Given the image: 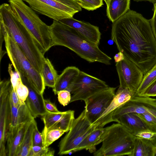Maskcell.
<instances>
[{
	"label": "cell",
	"instance_id": "11",
	"mask_svg": "<svg viewBox=\"0 0 156 156\" xmlns=\"http://www.w3.org/2000/svg\"><path fill=\"white\" fill-rule=\"evenodd\" d=\"M115 66L119 79V86L136 93L144 76L142 70L125 56L123 60L116 63Z\"/></svg>",
	"mask_w": 156,
	"mask_h": 156
},
{
	"label": "cell",
	"instance_id": "4",
	"mask_svg": "<svg viewBox=\"0 0 156 156\" xmlns=\"http://www.w3.org/2000/svg\"><path fill=\"white\" fill-rule=\"evenodd\" d=\"M8 2L16 17L34 38L44 54L54 46L49 26L23 1L8 0Z\"/></svg>",
	"mask_w": 156,
	"mask_h": 156
},
{
	"label": "cell",
	"instance_id": "25",
	"mask_svg": "<svg viewBox=\"0 0 156 156\" xmlns=\"http://www.w3.org/2000/svg\"><path fill=\"white\" fill-rule=\"evenodd\" d=\"M36 122L34 119L30 124L18 147L16 156H29L30 151L33 146V134Z\"/></svg>",
	"mask_w": 156,
	"mask_h": 156
},
{
	"label": "cell",
	"instance_id": "43",
	"mask_svg": "<svg viewBox=\"0 0 156 156\" xmlns=\"http://www.w3.org/2000/svg\"><path fill=\"white\" fill-rule=\"evenodd\" d=\"M133 1L137 2L142 1H148L153 3V4L156 3V0H133Z\"/></svg>",
	"mask_w": 156,
	"mask_h": 156
},
{
	"label": "cell",
	"instance_id": "28",
	"mask_svg": "<svg viewBox=\"0 0 156 156\" xmlns=\"http://www.w3.org/2000/svg\"><path fill=\"white\" fill-rule=\"evenodd\" d=\"M65 132L57 129H43L41 133L44 140V145L48 147L59 138Z\"/></svg>",
	"mask_w": 156,
	"mask_h": 156
},
{
	"label": "cell",
	"instance_id": "20",
	"mask_svg": "<svg viewBox=\"0 0 156 156\" xmlns=\"http://www.w3.org/2000/svg\"><path fill=\"white\" fill-rule=\"evenodd\" d=\"M80 70L74 66L66 67L59 75L53 91L55 94L60 91L67 90L70 85L79 75Z\"/></svg>",
	"mask_w": 156,
	"mask_h": 156
},
{
	"label": "cell",
	"instance_id": "36",
	"mask_svg": "<svg viewBox=\"0 0 156 156\" xmlns=\"http://www.w3.org/2000/svg\"><path fill=\"white\" fill-rule=\"evenodd\" d=\"M63 4L78 12L82 11L81 7L77 4L75 0H55Z\"/></svg>",
	"mask_w": 156,
	"mask_h": 156
},
{
	"label": "cell",
	"instance_id": "39",
	"mask_svg": "<svg viewBox=\"0 0 156 156\" xmlns=\"http://www.w3.org/2000/svg\"><path fill=\"white\" fill-rule=\"evenodd\" d=\"M156 135V133L151 131L149 130H143L138 133L136 136L151 140Z\"/></svg>",
	"mask_w": 156,
	"mask_h": 156
},
{
	"label": "cell",
	"instance_id": "32",
	"mask_svg": "<svg viewBox=\"0 0 156 156\" xmlns=\"http://www.w3.org/2000/svg\"><path fill=\"white\" fill-rule=\"evenodd\" d=\"M103 0H78L76 2L81 7L88 11H93L102 6Z\"/></svg>",
	"mask_w": 156,
	"mask_h": 156
},
{
	"label": "cell",
	"instance_id": "18",
	"mask_svg": "<svg viewBox=\"0 0 156 156\" xmlns=\"http://www.w3.org/2000/svg\"><path fill=\"white\" fill-rule=\"evenodd\" d=\"M10 103L9 127L23 123L30 122L34 119L26 104L16 107L10 99Z\"/></svg>",
	"mask_w": 156,
	"mask_h": 156
},
{
	"label": "cell",
	"instance_id": "29",
	"mask_svg": "<svg viewBox=\"0 0 156 156\" xmlns=\"http://www.w3.org/2000/svg\"><path fill=\"white\" fill-rule=\"evenodd\" d=\"M65 112L60 111L57 113L48 112L42 116V119L44 125L43 129H48L54 125L60 119Z\"/></svg>",
	"mask_w": 156,
	"mask_h": 156
},
{
	"label": "cell",
	"instance_id": "10",
	"mask_svg": "<svg viewBox=\"0 0 156 156\" xmlns=\"http://www.w3.org/2000/svg\"><path fill=\"white\" fill-rule=\"evenodd\" d=\"M38 13L57 21L73 17L78 12L55 0H23Z\"/></svg>",
	"mask_w": 156,
	"mask_h": 156
},
{
	"label": "cell",
	"instance_id": "2",
	"mask_svg": "<svg viewBox=\"0 0 156 156\" xmlns=\"http://www.w3.org/2000/svg\"><path fill=\"white\" fill-rule=\"evenodd\" d=\"M49 27L54 46L66 47L89 62L111 64L110 57L73 28L54 20Z\"/></svg>",
	"mask_w": 156,
	"mask_h": 156
},
{
	"label": "cell",
	"instance_id": "7",
	"mask_svg": "<svg viewBox=\"0 0 156 156\" xmlns=\"http://www.w3.org/2000/svg\"><path fill=\"white\" fill-rule=\"evenodd\" d=\"M96 128V126L88 120L84 110L75 119L70 129L60 142L58 154L63 155L75 152L82 140Z\"/></svg>",
	"mask_w": 156,
	"mask_h": 156
},
{
	"label": "cell",
	"instance_id": "46",
	"mask_svg": "<svg viewBox=\"0 0 156 156\" xmlns=\"http://www.w3.org/2000/svg\"><path fill=\"white\" fill-rule=\"evenodd\" d=\"M75 0L76 1H76H77L78 0Z\"/></svg>",
	"mask_w": 156,
	"mask_h": 156
},
{
	"label": "cell",
	"instance_id": "26",
	"mask_svg": "<svg viewBox=\"0 0 156 156\" xmlns=\"http://www.w3.org/2000/svg\"><path fill=\"white\" fill-rule=\"evenodd\" d=\"M75 119L74 111H66L58 122L48 129H57L63 130L65 132H68L71 128Z\"/></svg>",
	"mask_w": 156,
	"mask_h": 156
},
{
	"label": "cell",
	"instance_id": "17",
	"mask_svg": "<svg viewBox=\"0 0 156 156\" xmlns=\"http://www.w3.org/2000/svg\"><path fill=\"white\" fill-rule=\"evenodd\" d=\"M30 122L9 127L6 138V156H16L18 147Z\"/></svg>",
	"mask_w": 156,
	"mask_h": 156
},
{
	"label": "cell",
	"instance_id": "38",
	"mask_svg": "<svg viewBox=\"0 0 156 156\" xmlns=\"http://www.w3.org/2000/svg\"><path fill=\"white\" fill-rule=\"evenodd\" d=\"M148 97L156 96V80L151 85L140 95Z\"/></svg>",
	"mask_w": 156,
	"mask_h": 156
},
{
	"label": "cell",
	"instance_id": "44",
	"mask_svg": "<svg viewBox=\"0 0 156 156\" xmlns=\"http://www.w3.org/2000/svg\"><path fill=\"white\" fill-rule=\"evenodd\" d=\"M150 140L154 146L156 148V135Z\"/></svg>",
	"mask_w": 156,
	"mask_h": 156
},
{
	"label": "cell",
	"instance_id": "33",
	"mask_svg": "<svg viewBox=\"0 0 156 156\" xmlns=\"http://www.w3.org/2000/svg\"><path fill=\"white\" fill-rule=\"evenodd\" d=\"M137 114L144 121L149 130L156 133V118L148 113Z\"/></svg>",
	"mask_w": 156,
	"mask_h": 156
},
{
	"label": "cell",
	"instance_id": "31",
	"mask_svg": "<svg viewBox=\"0 0 156 156\" xmlns=\"http://www.w3.org/2000/svg\"><path fill=\"white\" fill-rule=\"evenodd\" d=\"M54 154V150L48 147L34 145L31 148L29 156H53Z\"/></svg>",
	"mask_w": 156,
	"mask_h": 156
},
{
	"label": "cell",
	"instance_id": "24",
	"mask_svg": "<svg viewBox=\"0 0 156 156\" xmlns=\"http://www.w3.org/2000/svg\"><path fill=\"white\" fill-rule=\"evenodd\" d=\"M45 86L53 88L59 76L50 60L45 58L41 73Z\"/></svg>",
	"mask_w": 156,
	"mask_h": 156
},
{
	"label": "cell",
	"instance_id": "12",
	"mask_svg": "<svg viewBox=\"0 0 156 156\" xmlns=\"http://www.w3.org/2000/svg\"><path fill=\"white\" fill-rule=\"evenodd\" d=\"M116 88L109 87L84 101L86 116L92 124L97 121L109 106L115 95Z\"/></svg>",
	"mask_w": 156,
	"mask_h": 156
},
{
	"label": "cell",
	"instance_id": "41",
	"mask_svg": "<svg viewBox=\"0 0 156 156\" xmlns=\"http://www.w3.org/2000/svg\"><path fill=\"white\" fill-rule=\"evenodd\" d=\"M154 5V14L152 18L150 20L152 30L156 40V3Z\"/></svg>",
	"mask_w": 156,
	"mask_h": 156
},
{
	"label": "cell",
	"instance_id": "6",
	"mask_svg": "<svg viewBox=\"0 0 156 156\" xmlns=\"http://www.w3.org/2000/svg\"><path fill=\"white\" fill-rule=\"evenodd\" d=\"M0 31L4 35L6 53L15 71L25 77L38 92L43 94L45 86L41 73L34 67L13 38L0 24Z\"/></svg>",
	"mask_w": 156,
	"mask_h": 156
},
{
	"label": "cell",
	"instance_id": "45",
	"mask_svg": "<svg viewBox=\"0 0 156 156\" xmlns=\"http://www.w3.org/2000/svg\"><path fill=\"white\" fill-rule=\"evenodd\" d=\"M103 0L105 2L106 4H107L108 3L109 1V0Z\"/></svg>",
	"mask_w": 156,
	"mask_h": 156
},
{
	"label": "cell",
	"instance_id": "3",
	"mask_svg": "<svg viewBox=\"0 0 156 156\" xmlns=\"http://www.w3.org/2000/svg\"><path fill=\"white\" fill-rule=\"evenodd\" d=\"M0 24L34 67L41 73L44 54L34 38L16 17L9 4L4 3L0 6Z\"/></svg>",
	"mask_w": 156,
	"mask_h": 156
},
{
	"label": "cell",
	"instance_id": "16",
	"mask_svg": "<svg viewBox=\"0 0 156 156\" xmlns=\"http://www.w3.org/2000/svg\"><path fill=\"white\" fill-rule=\"evenodd\" d=\"M20 76L23 83L29 90V94L25 103L32 115L35 118L47 113L48 112L45 107L43 94L38 92L25 77Z\"/></svg>",
	"mask_w": 156,
	"mask_h": 156
},
{
	"label": "cell",
	"instance_id": "19",
	"mask_svg": "<svg viewBox=\"0 0 156 156\" xmlns=\"http://www.w3.org/2000/svg\"><path fill=\"white\" fill-rule=\"evenodd\" d=\"M117 122L123 125L135 136L141 131L149 130L143 120L136 113L125 114L119 117Z\"/></svg>",
	"mask_w": 156,
	"mask_h": 156
},
{
	"label": "cell",
	"instance_id": "1",
	"mask_svg": "<svg viewBox=\"0 0 156 156\" xmlns=\"http://www.w3.org/2000/svg\"><path fill=\"white\" fill-rule=\"evenodd\" d=\"M111 38L119 51L145 75L156 63V40L150 20L129 10L112 23Z\"/></svg>",
	"mask_w": 156,
	"mask_h": 156
},
{
	"label": "cell",
	"instance_id": "23",
	"mask_svg": "<svg viewBox=\"0 0 156 156\" xmlns=\"http://www.w3.org/2000/svg\"><path fill=\"white\" fill-rule=\"evenodd\" d=\"M104 128H96L86 137L79 145L75 152L83 149L88 150L90 153L96 151V146L99 144Z\"/></svg>",
	"mask_w": 156,
	"mask_h": 156
},
{
	"label": "cell",
	"instance_id": "37",
	"mask_svg": "<svg viewBox=\"0 0 156 156\" xmlns=\"http://www.w3.org/2000/svg\"><path fill=\"white\" fill-rule=\"evenodd\" d=\"M10 99L12 104L16 107H18L21 105L20 100L15 90L13 88L12 85L9 95Z\"/></svg>",
	"mask_w": 156,
	"mask_h": 156
},
{
	"label": "cell",
	"instance_id": "5",
	"mask_svg": "<svg viewBox=\"0 0 156 156\" xmlns=\"http://www.w3.org/2000/svg\"><path fill=\"white\" fill-rule=\"evenodd\" d=\"M136 136L119 123L104 128L100 143L101 147L94 153V156H131Z\"/></svg>",
	"mask_w": 156,
	"mask_h": 156
},
{
	"label": "cell",
	"instance_id": "9",
	"mask_svg": "<svg viewBox=\"0 0 156 156\" xmlns=\"http://www.w3.org/2000/svg\"><path fill=\"white\" fill-rule=\"evenodd\" d=\"M0 86V156H6V138L9 127L10 80L1 81Z\"/></svg>",
	"mask_w": 156,
	"mask_h": 156
},
{
	"label": "cell",
	"instance_id": "34",
	"mask_svg": "<svg viewBox=\"0 0 156 156\" xmlns=\"http://www.w3.org/2000/svg\"><path fill=\"white\" fill-rule=\"evenodd\" d=\"M70 94V92L66 90L58 92L57 94L59 103L64 106L67 105L70 103L71 99Z\"/></svg>",
	"mask_w": 156,
	"mask_h": 156
},
{
	"label": "cell",
	"instance_id": "35",
	"mask_svg": "<svg viewBox=\"0 0 156 156\" xmlns=\"http://www.w3.org/2000/svg\"><path fill=\"white\" fill-rule=\"evenodd\" d=\"M33 144L34 145H44V140L41 133L39 131L36 122L35 123L33 134Z\"/></svg>",
	"mask_w": 156,
	"mask_h": 156
},
{
	"label": "cell",
	"instance_id": "40",
	"mask_svg": "<svg viewBox=\"0 0 156 156\" xmlns=\"http://www.w3.org/2000/svg\"><path fill=\"white\" fill-rule=\"evenodd\" d=\"M44 101L45 108L48 112L57 113L60 112L55 104L51 102L49 100L44 99Z\"/></svg>",
	"mask_w": 156,
	"mask_h": 156
},
{
	"label": "cell",
	"instance_id": "13",
	"mask_svg": "<svg viewBox=\"0 0 156 156\" xmlns=\"http://www.w3.org/2000/svg\"><path fill=\"white\" fill-rule=\"evenodd\" d=\"M148 113L156 118V99L136 94L115 112L113 121L117 122L122 115L129 113Z\"/></svg>",
	"mask_w": 156,
	"mask_h": 156
},
{
	"label": "cell",
	"instance_id": "27",
	"mask_svg": "<svg viewBox=\"0 0 156 156\" xmlns=\"http://www.w3.org/2000/svg\"><path fill=\"white\" fill-rule=\"evenodd\" d=\"M156 80V63L144 75L142 82L135 94L140 95Z\"/></svg>",
	"mask_w": 156,
	"mask_h": 156
},
{
	"label": "cell",
	"instance_id": "30",
	"mask_svg": "<svg viewBox=\"0 0 156 156\" xmlns=\"http://www.w3.org/2000/svg\"><path fill=\"white\" fill-rule=\"evenodd\" d=\"M14 89L15 90L21 105L25 104L29 91L27 87L23 83L21 77L17 82Z\"/></svg>",
	"mask_w": 156,
	"mask_h": 156
},
{
	"label": "cell",
	"instance_id": "8",
	"mask_svg": "<svg viewBox=\"0 0 156 156\" xmlns=\"http://www.w3.org/2000/svg\"><path fill=\"white\" fill-rule=\"evenodd\" d=\"M109 87L104 81L80 71L67 90L73 94L71 103L78 100L84 101L90 97Z\"/></svg>",
	"mask_w": 156,
	"mask_h": 156
},
{
	"label": "cell",
	"instance_id": "42",
	"mask_svg": "<svg viewBox=\"0 0 156 156\" xmlns=\"http://www.w3.org/2000/svg\"><path fill=\"white\" fill-rule=\"evenodd\" d=\"M114 58L115 62L117 63L123 60L125 58V56L123 53L119 51L115 55Z\"/></svg>",
	"mask_w": 156,
	"mask_h": 156
},
{
	"label": "cell",
	"instance_id": "21",
	"mask_svg": "<svg viewBox=\"0 0 156 156\" xmlns=\"http://www.w3.org/2000/svg\"><path fill=\"white\" fill-rule=\"evenodd\" d=\"M130 0H109L107 5V15L112 23L130 10Z\"/></svg>",
	"mask_w": 156,
	"mask_h": 156
},
{
	"label": "cell",
	"instance_id": "14",
	"mask_svg": "<svg viewBox=\"0 0 156 156\" xmlns=\"http://www.w3.org/2000/svg\"><path fill=\"white\" fill-rule=\"evenodd\" d=\"M135 94V92L119 86L109 106L93 124L96 126V128H102L107 124L113 122L112 116L115 111Z\"/></svg>",
	"mask_w": 156,
	"mask_h": 156
},
{
	"label": "cell",
	"instance_id": "22",
	"mask_svg": "<svg viewBox=\"0 0 156 156\" xmlns=\"http://www.w3.org/2000/svg\"><path fill=\"white\" fill-rule=\"evenodd\" d=\"M156 148L150 140L136 136L131 156H155Z\"/></svg>",
	"mask_w": 156,
	"mask_h": 156
},
{
	"label": "cell",
	"instance_id": "15",
	"mask_svg": "<svg viewBox=\"0 0 156 156\" xmlns=\"http://www.w3.org/2000/svg\"><path fill=\"white\" fill-rule=\"evenodd\" d=\"M58 21L73 28L87 40L99 46L101 33L98 27L87 22L77 20L73 17L65 18Z\"/></svg>",
	"mask_w": 156,
	"mask_h": 156
}]
</instances>
